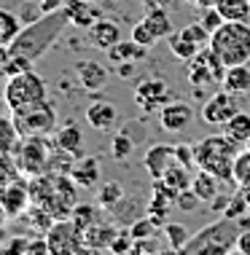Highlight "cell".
Here are the masks:
<instances>
[{
  "label": "cell",
  "instance_id": "1",
  "mask_svg": "<svg viewBox=\"0 0 250 255\" xmlns=\"http://www.w3.org/2000/svg\"><path fill=\"white\" fill-rule=\"evenodd\" d=\"M30 180V199L32 204L43 207L46 212H51L54 220L70 218L73 207L78 204V185L73 183L70 175L65 172H43V175L27 177Z\"/></svg>",
  "mask_w": 250,
  "mask_h": 255
},
{
  "label": "cell",
  "instance_id": "2",
  "mask_svg": "<svg viewBox=\"0 0 250 255\" xmlns=\"http://www.w3.org/2000/svg\"><path fill=\"white\" fill-rule=\"evenodd\" d=\"M65 24H70V22H67L62 8L51 11V13H40L38 19H32V22H27L22 27V32L11 40L8 51L19 54V57H27L30 62H38L59 40V35L65 32Z\"/></svg>",
  "mask_w": 250,
  "mask_h": 255
},
{
  "label": "cell",
  "instance_id": "3",
  "mask_svg": "<svg viewBox=\"0 0 250 255\" xmlns=\"http://www.w3.org/2000/svg\"><path fill=\"white\" fill-rule=\"evenodd\" d=\"M240 142H234L226 132L224 134H210L194 145L197 153V169H207L218 175L224 183H234V158L240 153Z\"/></svg>",
  "mask_w": 250,
  "mask_h": 255
},
{
  "label": "cell",
  "instance_id": "4",
  "mask_svg": "<svg viewBox=\"0 0 250 255\" xmlns=\"http://www.w3.org/2000/svg\"><path fill=\"white\" fill-rule=\"evenodd\" d=\"M210 49L226 67L250 62V22H224L210 35Z\"/></svg>",
  "mask_w": 250,
  "mask_h": 255
},
{
  "label": "cell",
  "instance_id": "5",
  "mask_svg": "<svg viewBox=\"0 0 250 255\" xmlns=\"http://www.w3.org/2000/svg\"><path fill=\"white\" fill-rule=\"evenodd\" d=\"M240 223L234 218L221 215L215 223L205 226L202 231H197L189 239L183 253L199 255V253H210V255H226L232 250H237V237H240Z\"/></svg>",
  "mask_w": 250,
  "mask_h": 255
},
{
  "label": "cell",
  "instance_id": "6",
  "mask_svg": "<svg viewBox=\"0 0 250 255\" xmlns=\"http://www.w3.org/2000/svg\"><path fill=\"white\" fill-rule=\"evenodd\" d=\"M3 97L8 102V110H22L30 105H38V102H46L48 100V84L38 73L27 70V73L5 78Z\"/></svg>",
  "mask_w": 250,
  "mask_h": 255
},
{
  "label": "cell",
  "instance_id": "7",
  "mask_svg": "<svg viewBox=\"0 0 250 255\" xmlns=\"http://www.w3.org/2000/svg\"><path fill=\"white\" fill-rule=\"evenodd\" d=\"M11 153H13V161H16V167L24 177H35V175L48 172L54 142H48L46 137H19V142L13 145Z\"/></svg>",
  "mask_w": 250,
  "mask_h": 255
},
{
  "label": "cell",
  "instance_id": "8",
  "mask_svg": "<svg viewBox=\"0 0 250 255\" xmlns=\"http://www.w3.org/2000/svg\"><path fill=\"white\" fill-rule=\"evenodd\" d=\"M11 119L16 124L19 137H48L57 132V110L48 100L22 110H11Z\"/></svg>",
  "mask_w": 250,
  "mask_h": 255
},
{
  "label": "cell",
  "instance_id": "9",
  "mask_svg": "<svg viewBox=\"0 0 250 255\" xmlns=\"http://www.w3.org/2000/svg\"><path fill=\"white\" fill-rule=\"evenodd\" d=\"M189 65V84L191 89H197V94H202V89H210L215 84H224V73H226V65L215 57V51L210 46H205L202 51L197 54L194 59L186 62Z\"/></svg>",
  "mask_w": 250,
  "mask_h": 255
},
{
  "label": "cell",
  "instance_id": "10",
  "mask_svg": "<svg viewBox=\"0 0 250 255\" xmlns=\"http://www.w3.org/2000/svg\"><path fill=\"white\" fill-rule=\"evenodd\" d=\"M48 242V255H86V245H83V231L73 223L70 218H59L51 223L46 231Z\"/></svg>",
  "mask_w": 250,
  "mask_h": 255
},
{
  "label": "cell",
  "instance_id": "11",
  "mask_svg": "<svg viewBox=\"0 0 250 255\" xmlns=\"http://www.w3.org/2000/svg\"><path fill=\"white\" fill-rule=\"evenodd\" d=\"M167 46H170V51L178 59L189 62L205 46H210V32L202 27V22H194V24H186L183 30H172V35L167 38Z\"/></svg>",
  "mask_w": 250,
  "mask_h": 255
},
{
  "label": "cell",
  "instance_id": "12",
  "mask_svg": "<svg viewBox=\"0 0 250 255\" xmlns=\"http://www.w3.org/2000/svg\"><path fill=\"white\" fill-rule=\"evenodd\" d=\"M237 113H240V100L234 92H226V89L224 92H215L202 105V119L210 127H226Z\"/></svg>",
  "mask_w": 250,
  "mask_h": 255
},
{
  "label": "cell",
  "instance_id": "13",
  "mask_svg": "<svg viewBox=\"0 0 250 255\" xmlns=\"http://www.w3.org/2000/svg\"><path fill=\"white\" fill-rule=\"evenodd\" d=\"M0 204H3L8 220L22 218L24 212L30 210V204H32V199H30V180L19 177V180L3 185V188H0Z\"/></svg>",
  "mask_w": 250,
  "mask_h": 255
},
{
  "label": "cell",
  "instance_id": "14",
  "mask_svg": "<svg viewBox=\"0 0 250 255\" xmlns=\"http://www.w3.org/2000/svg\"><path fill=\"white\" fill-rule=\"evenodd\" d=\"M167 102H172V94L170 89H167L164 81H140V84L135 86V105H140V110L145 113H151V110H162Z\"/></svg>",
  "mask_w": 250,
  "mask_h": 255
},
{
  "label": "cell",
  "instance_id": "15",
  "mask_svg": "<svg viewBox=\"0 0 250 255\" xmlns=\"http://www.w3.org/2000/svg\"><path fill=\"white\" fill-rule=\"evenodd\" d=\"M194 121V108L183 100H172L159 110V124L164 132H183Z\"/></svg>",
  "mask_w": 250,
  "mask_h": 255
},
{
  "label": "cell",
  "instance_id": "16",
  "mask_svg": "<svg viewBox=\"0 0 250 255\" xmlns=\"http://www.w3.org/2000/svg\"><path fill=\"white\" fill-rule=\"evenodd\" d=\"M116 234H119V226L116 223L97 220L94 226H89L83 231V245H86L89 253H110V245H113Z\"/></svg>",
  "mask_w": 250,
  "mask_h": 255
},
{
  "label": "cell",
  "instance_id": "17",
  "mask_svg": "<svg viewBox=\"0 0 250 255\" xmlns=\"http://www.w3.org/2000/svg\"><path fill=\"white\" fill-rule=\"evenodd\" d=\"M172 161H175V145H167V142L151 145L143 156V167H145V172H148L151 180H159Z\"/></svg>",
  "mask_w": 250,
  "mask_h": 255
},
{
  "label": "cell",
  "instance_id": "18",
  "mask_svg": "<svg viewBox=\"0 0 250 255\" xmlns=\"http://www.w3.org/2000/svg\"><path fill=\"white\" fill-rule=\"evenodd\" d=\"M75 75H78L81 89H86V92H100V89L108 86V67L94 59L75 62Z\"/></svg>",
  "mask_w": 250,
  "mask_h": 255
},
{
  "label": "cell",
  "instance_id": "19",
  "mask_svg": "<svg viewBox=\"0 0 250 255\" xmlns=\"http://www.w3.org/2000/svg\"><path fill=\"white\" fill-rule=\"evenodd\" d=\"M121 40V27L113 22V19H97V22L89 27V43L100 51H108L113 49L116 43Z\"/></svg>",
  "mask_w": 250,
  "mask_h": 255
},
{
  "label": "cell",
  "instance_id": "20",
  "mask_svg": "<svg viewBox=\"0 0 250 255\" xmlns=\"http://www.w3.org/2000/svg\"><path fill=\"white\" fill-rule=\"evenodd\" d=\"M100 158H94V156H81V158H75V164H73V169H70V177H73V183L78 185V188H94L97 183H100Z\"/></svg>",
  "mask_w": 250,
  "mask_h": 255
},
{
  "label": "cell",
  "instance_id": "21",
  "mask_svg": "<svg viewBox=\"0 0 250 255\" xmlns=\"http://www.w3.org/2000/svg\"><path fill=\"white\" fill-rule=\"evenodd\" d=\"M116 116H119V110H116V105L110 100H97L86 108V124L92 129H97V132H108L116 124Z\"/></svg>",
  "mask_w": 250,
  "mask_h": 255
},
{
  "label": "cell",
  "instance_id": "22",
  "mask_svg": "<svg viewBox=\"0 0 250 255\" xmlns=\"http://www.w3.org/2000/svg\"><path fill=\"white\" fill-rule=\"evenodd\" d=\"M54 148L81 158L83 156V132H81V127H75L73 121H67L65 127H59L57 134H54Z\"/></svg>",
  "mask_w": 250,
  "mask_h": 255
},
{
  "label": "cell",
  "instance_id": "23",
  "mask_svg": "<svg viewBox=\"0 0 250 255\" xmlns=\"http://www.w3.org/2000/svg\"><path fill=\"white\" fill-rule=\"evenodd\" d=\"M62 11H65L67 22L73 27H81V30H89V27L100 19V13L92 11V3H83V0H65V3H62Z\"/></svg>",
  "mask_w": 250,
  "mask_h": 255
},
{
  "label": "cell",
  "instance_id": "24",
  "mask_svg": "<svg viewBox=\"0 0 250 255\" xmlns=\"http://www.w3.org/2000/svg\"><path fill=\"white\" fill-rule=\"evenodd\" d=\"M191 188L205 204H210L213 199L224 191V180H221L218 175H213V172H207V169H197L194 172V180H191Z\"/></svg>",
  "mask_w": 250,
  "mask_h": 255
},
{
  "label": "cell",
  "instance_id": "25",
  "mask_svg": "<svg viewBox=\"0 0 250 255\" xmlns=\"http://www.w3.org/2000/svg\"><path fill=\"white\" fill-rule=\"evenodd\" d=\"M191 180H194L191 167H186V164H180V161H172L170 167H167L164 175L159 177V183H162L170 194H175V196L180 194V191L191 188Z\"/></svg>",
  "mask_w": 250,
  "mask_h": 255
},
{
  "label": "cell",
  "instance_id": "26",
  "mask_svg": "<svg viewBox=\"0 0 250 255\" xmlns=\"http://www.w3.org/2000/svg\"><path fill=\"white\" fill-rule=\"evenodd\" d=\"M108 62H113V65H119V62H140L145 59V54H148V46L137 43V40H119V43L113 46V49H108Z\"/></svg>",
  "mask_w": 250,
  "mask_h": 255
},
{
  "label": "cell",
  "instance_id": "27",
  "mask_svg": "<svg viewBox=\"0 0 250 255\" xmlns=\"http://www.w3.org/2000/svg\"><path fill=\"white\" fill-rule=\"evenodd\" d=\"M143 22L148 24V30L156 35V40H167L172 35V19H170V13H167V8H162V5H151L148 13L143 16Z\"/></svg>",
  "mask_w": 250,
  "mask_h": 255
},
{
  "label": "cell",
  "instance_id": "28",
  "mask_svg": "<svg viewBox=\"0 0 250 255\" xmlns=\"http://www.w3.org/2000/svg\"><path fill=\"white\" fill-rule=\"evenodd\" d=\"M224 89L226 92H234V94H245L250 92V65H232L226 67L224 73Z\"/></svg>",
  "mask_w": 250,
  "mask_h": 255
},
{
  "label": "cell",
  "instance_id": "29",
  "mask_svg": "<svg viewBox=\"0 0 250 255\" xmlns=\"http://www.w3.org/2000/svg\"><path fill=\"white\" fill-rule=\"evenodd\" d=\"M215 8L226 22H250V0H215Z\"/></svg>",
  "mask_w": 250,
  "mask_h": 255
},
{
  "label": "cell",
  "instance_id": "30",
  "mask_svg": "<svg viewBox=\"0 0 250 255\" xmlns=\"http://www.w3.org/2000/svg\"><path fill=\"white\" fill-rule=\"evenodd\" d=\"M110 212H113V218L119 220V223L129 226V223H135L137 218H143L140 212H145V207L140 204V199H135V196H129V199H127V196H124L121 202L116 204Z\"/></svg>",
  "mask_w": 250,
  "mask_h": 255
},
{
  "label": "cell",
  "instance_id": "31",
  "mask_svg": "<svg viewBox=\"0 0 250 255\" xmlns=\"http://www.w3.org/2000/svg\"><path fill=\"white\" fill-rule=\"evenodd\" d=\"M22 19L16 16L13 11L0 8V46H11V40L22 32Z\"/></svg>",
  "mask_w": 250,
  "mask_h": 255
},
{
  "label": "cell",
  "instance_id": "32",
  "mask_svg": "<svg viewBox=\"0 0 250 255\" xmlns=\"http://www.w3.org/2000/svg\"><path fill=\"white\" fill-rule=\"evenodd\" d=\"M70 220L78 226L81 231H86L89 226H94L100 220V204H89V202H78L70 212Z\"/></svg>",
  "mask_w": 250,
  "mask_h": 255
},
{
  "label": "cell",
  "instance_id": "33",
  "mask_svg": "<svg viewBox=\"0 0 250 255\" xmlns=\"http://www.w3.org/2000/svg\"><path fill=\"white\" fill-rule=\"evenodd\" d=\"M224 132L232 137L234 142H240V145L245 148V145H248V140H250V116L240 110V113L234 116V119L224 127Z\"/></svg>",
  "mask_w": 250,
  "mask_h": 255
},
{
  "label": "cell",
  "instance_id": "34",
  "mask_svg": "<svg viewBox=\"0 0 250 255\" xmlns=\"http://www.w3.org/2000/svg\"><path fill=\"white\" fill-rule=\"evenodd\" d=\"M124 196H127L124 185L116 183V180H108V183L100 185V191H97V204H100L102 210H113V207L119 204Z\"/></svg>",
  "mask_w": 250,
  "mask_h": 255
},
{
  "label": "cell",
  "instance_id": "35",
  "mask_svg": "<svg viewBox=\"0 0 250 255\" xmlns=\"http://www.w3.org/2000/svg\"><path fill=\"white\" fill-rule=\"evenodd\" d=\"M164 237H167V245H170V250L175 253H183L186 245H189V239L194 237V234L186 229L183 223H164Z\"/></svg>",
  "mask_w": 250,
  "mask_h": 255
},
{
  "label": "cell",
  "instance_id": "36",
  "mask_svg": "<svg viewBox=\"0 0 250 255\" xmlns=\"http://www.w3.org/2000/svg\"><path fill=\"white\" fill-rule=\"evenodd\" d=\"M24 220H27V226H30L32 234H43V237H46V231L51 229V223H54L51 212H46L43 207H38V204H30V210L24 212Z\"/></svg>",
  "mask_w": 250,
  "mask_h": 255
},
{
  "label": "cell",
  "instance_id": "37",
  "mask_svg": "<svg viewBox=\"0 0 250 255\" xmlns=\"http://www.w3.org/2000/svg\"><path fill=\"white\" fill-rule=\"evenodd\" d=\"M19 142V132L16 124H13L11 116H0V153H11L13 145Z\"/></svg>",
  "mask_w": 250,
  "mask_h": 255
},
{
  "label": "cell",
  "instance_id": "38",
  "mask_svg": "<svg viewBox=\"0 0 250 255\" xmlns=\"http://www.w3.org/2000/svg\"><path fill=\"white\" fill-rule=\"evenodd\" d=\"M132 150H135V142H132V137H129V129H121L119 134H113V140H110V156H113L116 161L129 158Z\"/></svg>",
  "mask_w": 250,
  "mask_h": 255
},
{
  "label": "cell",
  "instance_id": "39",
  "mask_svg": "<svg viewBox=\"0 0 250 255\" xmlns=\"http://www.w3.org/2000/svg\"><path fill=\"white\" fill-rule=\"evenodd\" d=\"M234 185H240V188L250 185V148L240 150L234 158Z\"/></svg>",
  "mask_w": 250,
  "mask_h": 255
},
{
  "label": "cell",
  "instance_id": "40",
  "mask_svg": "<svg viewBox=\"0 0 250 255\" xmlns=\"http://www.w3.org/2000/svg\"><path fill=\"white\" fill-rule=\"evenodd\" d=\"M19 177H24V175L19 172L16 161H13V153H0V188L19 180Z\"/></svg>",
  "mask_w": 250,
  "mask_h": 255
},
{
  "label": "cell",
  "instance_id": "41",
  "mask_svg": "<svg viewBox=\"0 0 250 255\" xmlns=\"http://www.w3.org/2000/svg\"><path fill=\"white\" fill-rule=\"evenodd\" d=\"M245 212H250V204H248V199H245V194H242V188L237 185V194H232V199H229V207H226V212L224 215L226 218H242Z\"/></svg>",
  "mask_w": 250,
  "mask_h": 255
},
{
  "label": "cell",
  "instance_id": "42",
  "mask_svg": "<svg viewBox=\"0 0 250 255\" xmlns=\"http://www.w3.org/2000/svg\"><path fill=\"white\" fill-rule=\"evenodd\" d=\"M199 204H202V199L194 194V188H186V191H180V194L175 196V207H178V212H186V215L197 212V207H199Z\"/></svg>",
  "mask_w": 250,
  "mask_h": 255
},
{
  "label": "cell",
  "instance_id": "43",
  "mask_svg": "<svg viewBox=\"0 0 250 255\" xmlns=\"http://www.w3.org/2000/svg\"><path fill=\"white\" fill-rule=\"evenodd\" d=\"M162 229V226H156L154 220H151L148 215H143V218H137L135 223H129V231H132V237L135 239H145V237H154V234Z\"/></svg>",
  "mask_w": 250,
  "mask_h": 255
},
{
  "label": "cell",
  "instance_id": "44",
  "mask_svg": "<svg viewBox=\"0 0 250 255\" xmlns=\"http://www.w3.org/2000/svg\"><path fill=\"white\" fill-rule=\"evenodd\" d=\"M132 247H135V237H132L129 226H127V229H119L113 245H110V253H113V255H127V253H132Z\"/></svg>",
  "mask_w": 250,
  "mask_h": 255
},
{
  "label": "cell",
  "instance_id": "45",
  "mask_svg": "<svg viewBox=\"0 0 250 255\" xmlns=\"http://www.w3.org/2000/svg\"><path fill=\"white\" fill-rule=\"evenodd\" d=\"M164 247L159 242V234L145 239H135V247H132V255H151V253H162Z\"/></svg>",
  "mask_w": 250,
  "mask_h": 255
},
{
  "label": "cell",
  "instance_id": "46",
  "mask_svg": "<svg viewBox=\"0 0 250 255\" xmlns=\"http://www.w3.org/2000/svg\"><path fill=\"white\" fill-rule=\"evenodd\" d=\"M129 38L137 40V43H143V46H148V49H154V43H156V35L148 30V24H145L143 19H140L135 27H132V35H129Z\"/></svg>",
  "mask_w": 250,
  "mask_h": 255
},
{
  "label": "cell",
  "instance_id": "47",
  "mask_svg": "<svg viewBox=\"0 0 250 255\" xmlns=\"http://www.w3.org/2000/svg\"><path fill=\"white\" fill-rule=\"evenodd\" d=\"M199 22H202V27H205V30L210 32V35H213V32L218 30V27L224 24L226 19L221 16V13H218V8H215V5H213V8H202V19H199Z\"/></svg>",
  "mask_w": 250,
  "mask_h": 255
},
{
  "label": "cell",
  "instance_id": "48",
  "mask_svg": "<svg viewBox=\"0 0 250 255\" xmlns=\"http://www.w3.org/2000/svg\"><path fill=\"white\" fill-rule=\"evenodd\" d=\"M175 161L186 164V167H191V169H197V153H194V145H186V142L175 145Z\"/></svg>",
  "mask_w": 250,
  "mask_h": 255
},
{
  "label": "cell",
  "instance_id": "49",
  "mask_svg": "<svg viewBox=\"0 0 250 255\" xmlns=\"http://www.w3.org/2000/svg\"><path fill=\"white\" fill-rule=\"evenodd\" d=\"M24 255H48V242L43 234H32L27 239V253Z\"/></svg>",
  "mask_w": 250,
  "mask_h": 255
},
{
  "label": "cell",
  "instance_id": "50",
  "mask_svg": "<svg viewBox=\"0 0 250 255\" xmlns=\"http://www.w3.org/2000/svg\"><path fill=\"white\" fill-rule=\"evenodd\" d=\"M0 253L24 255V253H27V239H22V237H13V239H8V242H3V245H0Z\"/></svg>",
  "mask_w": 250,
  "mask_h": 255
},
{
  "label": "cell",
  "instance_id": "51",
  "mask_svg": "<svg viewBox=\"0 0 250 255\" xmlns=\"http://www.w3.org/2000/svg\"><path fill=\"white\" fill-rule=\"evenodd\" d=\"M237 253L240 255H250V229H242L237 237Z\"/></svg>",
  "mask_w": 250,
  "mask_h": 255
},
{
  "label": "cell",
  "instance_id": "52",
  "mask_svg": "<svg viewBox=\"0 0 250 255\" xmlns=\"http://www.w3.org/2000/svg\"><path fill=\"white\" fill-rule=\"evenodd\" d=\"M229 199H232V194H224V191H221V194H218V196H215L213 202H210L213 212H221V215H224V212H226V207H229Z\"/></svg>",
  "mask_w": 250,
  "mask_h": 255
},
{
  "label": "cell",
  "instance_id": "53",
  "mask_svg": "<svg viewBox=\"0 0 250 255\" xmlns=\"http://www.w3.org/2000/svg\"><path fill=\"white\" fill-rule=\"evenodd\" d=\"M8 46H0V81L8 78Z\"/></svg>",
  "mask_w": 250,
  "mask_h": 255
},
{
  "label": "cell",
  "instance_id": "54",
  "mask_svg": "<svg viewBox=\"0 0 250 255\" xmlns=\"http://www.w3.org/2000/svg\"><path fill=\"white\" fill-rule=\"evenodd\" d=\"M65 0H38V11L40 13H51V11H59Z\"/></svg>",
  "mask_w": 250,
  "mask_h": 255
},
{
  "label": "cell",
  "instance_id": "55",
  "mask_svg": "<svg viewBox=\"0 0 250 255\" xmlns=\"http://www.w3.org/2000/svg\"><path fill=\"white\" fill-rule=\"evenodd\" d=\"M116 75H119V78H132V75H135V62H119V65H116Z\"/></svg>",
  "mask_w": 250,
  "mask_h": 255
},
{
  "label": "cell",
  "instance_id": "56",
  "mask_svg": "<svg viewBox=\"0 0 250 255\" xmlns=\"http://www.w3.org/2000/svg\"><path fill=\"white\" fill-rule=\"evenodd\" d=\"M191 5H197V8H213L215 0H189Z\"/></svg>",
  "mask_w": 250,
  "mask_h": 255
},
{
  "label": "cell",
  "instance_id": "57",
  "mask_svg": "<svg viewBox=\"0 0 250 255\" xmlns=\"http://www.w3.org/2000/svg\"><path fill=\"white\" fill-rule=\"evenodd\" d=\"M5 220H8V215H5L3 204H0V229H3V226H5Z\"/></svg>",
  "mask_w": 250,
  "mask_h": 255
},
{
  "label": "cell",
  "instance_id": "58",
  "mask_svg": "<svg viewBox=\"0 0 250 255\" xmlns=\"http://www.w3.org/2000/svg\"><path fill=\"white\" fill-rule=\"evenodd\" d=\"M5 110H8V102H5V97H0V116H3Z\"/></svg>",
  "mask_w": 250,
  "mask_h": 255
},
{
  "label": "cell",
  "instance_id": "59",
  "mask_svg": "<svg viewBox=\"0 0 250 255\" xmlns=\"http://www.w3.org/2000/svg\"><path fill=\"white\" fill-rule=\"evenodd\" d=\"M242 194H245V199H248V204H250V185H245V188H242Z\"/></svg>",
  "mask_w": 250,
  "mask_h": 255
},
{
  "label": "cell",
  "instance_id": "60",
  "mask_svg": "<svg viewBox=\"0 0 250 255\" xmlns=\"http://www.w3.org/2000/svg\"><path fill=\"white\" fill-rule=\"evenodd\" d=\"M83 3H97V0H83Z\"/></svg>",
  "mask_w": 250,
  "mask_h": 255
},
{
  "label": "cell",
  "instance_id": "61",
  "mask_svg": "<svg viewBox=\"0 0 250 255\" xmlns=\"http://www.w3.org/2000/svg\"><path fill=\"white\" fill-rule=\"evenodd\" d=\"M245 148H250V140H248V145H245Z\"/></svg>",
  "mask_w": 250,
  "mask_h": 255
}]
</instances>
